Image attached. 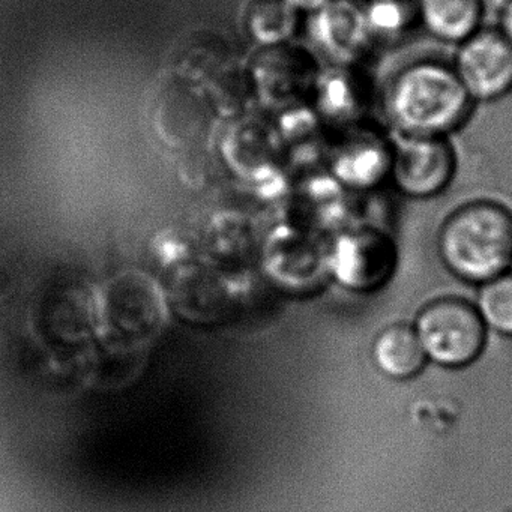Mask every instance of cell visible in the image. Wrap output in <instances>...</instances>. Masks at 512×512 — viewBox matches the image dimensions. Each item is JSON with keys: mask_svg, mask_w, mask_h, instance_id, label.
<instances>
[{"mask_svg": "<svg viewBox=\"0 0 512 512\" xmlns=\"http://www.w3.org/2000/svg\"><path fill=\"white\" fill-rule=\"evenodd\" d=\"M472 98L452 65L419 61L401 70L389 85L385 112L398 136L448 137L472 113Z\"/></svg>", "mask_w": 512, "mask_h": 512, "instance_id": "1", "label": "cell"}, {"mask_svg": "<svg viewBox=\"0 0 512 512\" xmlns=\"http://www.w3.org/2000/svg\"><path fill=\"white\" fill-rule=\"evenodd\" d=\"M440 259L454 277L481 284L511 271L512 211L496 200L455 209L439 232Z\"/></svg>", "mask_w": 512, "mask_h": 512, "instance_id": "2", "label": "cell"}, {"mask_svg": "<svg viewBox=\"0 0 512 512\" xmlns=\"http://www.w3.org/2000/svg\"><path fill=\"white\" fill-rule=\"evenodd\" d=\"M428 361L446 368L475 362L487 343V326L476 305L460 298H442L425 305L415 325Z\"/></svg>", "mask_w": 512, "mask_h": 512, "instance_id": "3", "label": "cell"}, {"mask_svg": "<svg viewBox=\"0 0 512 512\" xmlns=\"http://www.w3.org/2000/svg\"><path fill=\"white\" fill-rule=\"evenodd\" d=\"M320 70L316 55L293 43L259 49L251 59V91L274 115L304 109L311 104Z\"/></svg>", "mask_w": 512, "mask_h": 512, "instance_id": "4", "label": "cell"}, {"mask_svg": "<svg viewBox=\"0 0 512 512\" xmlns=\"http://www.w3.org/2000/svg\"><path fill=\"white\" fill-rule=\"evenodd\" d=\"M394 140L370 122L337 133L325 161L328 175L346 191L367 193L389 182Z\"/></svg>", "mask_w": 512, "mask_h": 512, "instance_id": "5", "label": "cell"}, {"mask_svg": "<svg viewBox=\"0 0 512 512\" xmlns=\"http://www.w3.org/2000/svg\"><path fill=\"white\" fill-rule=\"evenodd\" d=\"M457 154L448 137L398 136L389 182L409 199L439 196L451 184Z\"/></svg>", "mask_w": 512, "mask_h": 512, "instance_id": "6", "label": "cell"}, {"mask_svg": "<svg viewBox=\"0 0 512 512\" xmlns=\"http://www.w3.org/2000/svg\"><path fill=\"white\" fill-rule=\"evenodd\" d=\"M304 29L326 65H361L374 43L364 0H332L305 16Z\"/></svg>", "mask_w": 512, "mask_h": 512, "instance_id": "7", "label": "cell"}, {"mask_svg": "<svg viewBox=\"0 0 512 512\" xmlns=\"http://www.w3.org/2000/svg\"><path fill=\"white\" fill-rule=\"evenodd\" d=\"M454 67L473 103H491L512 92V44L497 28H481L457 46Z\"/></svg>", "mask_w": 512, "mask_h": 512, "instance_id": "8", "label": "cell"}, {"mask_svg": "<svg viewBox=\"0 0 512 512\" xmlns=\"http://www.w3.org/2000/svg\"><path fill=\"white\" fill-rule=\"evenodd\" d=\"M397 266L394 242L376 229H356L335 242L329 268L335 280L352 292L368 293L382 289Z\"/></svg>", "mask_w": 512, "mask_h": 512, "instance_id": "9", "label": "cell"}, {"mask_svg": "<svg viewBox=\"0 0 512 512\" xmlns=\"http://www.w3.org/2000/svg\"><path fill=\"white\" fill-rule=\"evenodd\" d=\"M373 103V83L361 65H326L320 70L310 107L326 128L364 124Z\"/></svg>", "mask_w": 512, "mask_h": 512, "instance_id": "10", "label": "cell"}, {"mask_svg": "<svg viewBox=\"0 0 512 512\" xmlns=\"http://www.w3.org/2000/svg\"><path fill=\"white\" fill-rule=\"evenodd\" d=\"M419 25L440 43H461L484 28V0H416Z\"/></svg>", "mask_w": 512, "mask_h": 512, "instance_id": "11", "label": "cell"}, {"mask_svg": "<svg viewBox=\"0 0 512 512\" xmlns=\"http://www.w3.org/2000/svg\"><path fill=\"white\" fill-rule=\"evenodd\" d=\"M371 358L377 370L392 380L412 379L428 362L415 328L406 323L383 329L374 338Z\"/></svg>", "mask_w": 512, "mask_h": 512, "instance_id": "12", "label": "cell"}, {"mask_svg": "<svg viewBox=\"0 0 512 512\" xmlns=\"http://www.w3.org/2000/svg\"><path fill=\"white\" fill-rule=\"evenodd\" d=\"M302 14L287 0H250L245 11V31L259 49L293 43L301 29Z\"/></svg>", "mask_w": 512, "mask_h": 512, "instance_id": "13", "label": "cell"}, {"mask_svg": "<svg viewBox=\"0 0 512 512\" xmlns=\"http://www.w3.org/2000/svg\"><path fill=\"white\" fill-rule=\"evenodd\" d=\"M368 26L376 40H397L419 23L416 0H364Z\"/></svg>", "mask_w": 512, "mask_h": 512, "instance_id": "14", "label": "cell"}, {"mask_svg": "<svg viewBox=\"0 0 512 512\" xmlns=\"http://www.w3.org/2000/svg\"><path fill=\"white\" fill-rule=\"evenodd\" d=\"M476 308L487 329L512 338V271L481 284Z\"/></svg>", "mask_w": 512, "mask_h": 512, "instance_id": "15", "label": "cell"}, {"mask_svg": "<svg viewBox=\"0 0 512 512\" xmlns=\"http://www.w3.org/2000/svg\"><path fill=\"white\" fill-rule=\"evenodd\" d=\"M497 29L512 44V0H502L497 14Z\"/></svg>", "mask_w": 512, "mask_h": 512, "instance_id": "16", "label": "cell"}, {"mask_svg": "<svg viewBox=\"0 0 512 512\" xmlns=\"http://www.w3.org/2000/svg\"><path fill=\"white\" fill-rule=\"evenodd\" d=\"M287 2H289L296 11H299L302 16H308V14L325 7V5H328L332 0H287Z\"/></svg>", "mask_w": 512, "mask_h": 512, "instance_id": "17", "label": "cell"}, {"mask_svg": "<svg viewBox=\"0 0 512 512\" xmlns=\"http://www.w3.org/2000/svg\"><path fill=\"white\" fill-rule=\"evenodd\" d=\"M508 512H512V509H511V511H508Z\"/></svg>", "mask_w": 512, "mask_h": 512, "instance_id": "18", "label": "cell"}]
</instances>
